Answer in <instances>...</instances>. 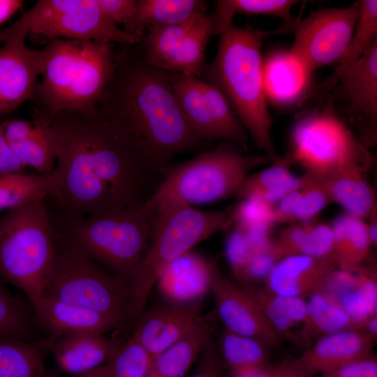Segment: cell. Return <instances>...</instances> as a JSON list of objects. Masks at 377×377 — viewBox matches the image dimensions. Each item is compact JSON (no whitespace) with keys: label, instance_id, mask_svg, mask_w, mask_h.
I'll return each instance as SVG.
<instances>
[{"label":"cell","instance_id":"1","mask_svg":"<svg viewBox=\"0 0 377 377\" xmlns=\"http://www.w3.org/2000/svg\"><path fill=\"white\" fill-rule=\"evenodd\" d=\"M44 121L56 155L54 197L69 214L134 207L157 192L166 168L94 108L59 112Z\"/></svg>","mask_w":377,"mask_h":377},{"label":"cell","instance_id":"2","mask_svg":"<svg viewBox=\"0 0 377 377\" xmlns=\"http://www.w3.org/2000/svg\"><path fill=\"white\" fill-rule=\"evenodd\" d=\"M114 70L94 110L165 167L203 141L193 133L175 98L171 73L145 59L140 43L121 45Z\"/></svg>","mask_w":377,"mask_h":377},{"label":"cell","instance_id":"3","mask_svg":"<svg viewBox=\"0 0 377 377\" xmlns=\"http://www.w3.org/2000/svg\"><path fill=\"white\" fill-rule=\"evenodd\" d=\"M219 35L216 54L200 76L223 93L256 146L266 155L278 156L263 82V32L232 23Z\"/></svg>","mask_w":377,"mask_h":377},{"label":"cell","instance_id":"4","mask_svg":"<svg viewBox=\"0 0 377 377\" xmlns=\"http://www.w3.org/2000/svg\"><path fill=\"white\" fill-rule=\"evenodd\" d=\"M43 51V80L31 101L34 117L94 108L114 73L112 43L55 38Z\"/></svg>","mask_w":377,"mask_h":377},{"label":"cell","instance_id":"5","mask_svg":"<svg viewBox=\"0 0 377 377\" xmlns=\"http://www.w3.org/2000/svg\"><path fill=\"white\" fill-rule=\"evenodd\" d=\"M157 205L158 213L149 247L127 285L126 323L133 327L164 267L235 221V206L204 211L179 203Z\"/></svg>","mask_w":377,"mask_h":377},{"label":"cell","instance_id":"6","mask_svg":"<svg viewBox=\"0 0 377 377\" xmlns=\"http://www.w3.org/2000/svg\"><path fill=\"white\" fill-rule=\"evenodd\" d=\"M158 213L153 196L137 207L62 219L61 225L54 224L98 264L128 285L149 247Z\"/></svg>","mask_w":377,"mask_h":377},{"label":"cell","instance_id":"7","mask_svg":"<svg viewBox=\"0 0 377 377\" xmlns=\"http://www.w3.org/2000/svg\"><path fill=\"white\" fill-rule=\"evenodd\" d=\"M57 232L46 199L0 216V276L34 303L55 263Z\"/></svg>","mask_w":377,"mask_h":377},{"label":"cell","instance_id":"8","mask_svg":"<svg viewBox=\"0 0 377 377\" xmlns=\"http://www.w3.org/2000/svg\"><path fill=\"white\" fill-rule=\"evenodd\" d=\"M246 151L235 144L221 142L216 148L188 161L169 164L154 195L155 200L158 203L193 207L236 196L251 171L280 157Z\"/></svg>","mask_w":377,"mask_h":377},{"label":"cell","instance_id":"9","mask_svg":"<svg viewBox=\"0 0 377 377\" xmlns=\"http://www.w3.org/2000/svg\"><path fill=\"white\" fill-rule=\"evenodd\" d=\"M290 147L294 164L320 181L344 172H367L371 164L366 145L336 114L330 95L324 103L297 114Z\"/></svg>","mask_w":377,"mask_h":377},{"label":"cell","instance_id":"10","mask_svg":"<svg viewBox=\"0 0 377 377\" xmlns=\"http://www.w3.org/2000/svg\"><path fill=\"white\" fill-rule=\"evenodd\" d=\"M55 228V263L41 296L96 311L126 325L127 283L101 267L75 242Z\"/></svg>","mask_w":377,"mask_h":377},{"label":"cell","instance_id":"11","mask_svg":"<svg viewBox=\"0 0 377 377\" xmlns=\"http://www.w3.org/2000/svg\"><path fill=\"white\" fill-rule=\"evenodd\" d=\"M42 35L102 43L136 45L141 40L121 29L101 12L96 0H40L0 37Z\"/></svg>","mask_w":377,"mask_h":377},{"label":"cell","instance_id":"12","mask_svg":"<svg viewBox=\"0 0 377 377\" xmlns=\"http://www.w3.org/2000/svg\"><path fill=\"white\" fill-rule=\"evenodd\" d=\"M357 16L356 1L346 8L317 10L294 25L289 52L311 75L338 64L351 39Z\"/></svg>","mask_w":377,"mask_h":377},{"label":"cell","instance_id":"13","mask_svg":"<svg viewBox=\"0 0 377 377\" xmlns=\"http://www.w3.org/2000/svg\"><path fill=\"white\" fill-rule=\"evenodd\" d=\"M336 82L343 111L361 131L366 145L374 142L377 126V43L355 61L337 67L327 84Z\"/></svg>","mask_w":377,"mask_h":377},{"label":"cell","instance_id":"14","mask_svg":"<svg viewBox=\"0 0 377 377\" xmlns=\"http://www.w3.org/2000/svg\"><path fill=\"white\" fill-rule=\"evenodd\" d=\"M209 290L224 328L258 339L269 348L281 345L282 339L267 320L251 292L230 281L214 260L210 261Z\"/></svg>","mask_w":377,"mask_h":377},{"label":"cell","instance_id":"15","mask_svg":"<svg viewBox=\"0 0 377 377\" xmlns=\"http://www.w3.org/2000/svg\"><path fill=\"white\" fill-rule=\"evenodd\" d=\"M26 38L0 37V116L32 101L43 64V51L25 45Z\"/></svg>","mask_w":377,"mask_h":377},{"label":"cell","instance_id":"16","mask_svg":"<svg viewBox=\"0 0 377 377\" xmlns=\"http://www.w3.org/2000/svg\"><path fill=\"white\" fill-rule=\"evenodd\" d=\"M32 306L38 327L50 339L84 332L105 334L125 325L114 317L50 297L40 296Z\"/></svg>","mask_w":377,"mask_h":377},{"label":"cell","instance_id":"17","mask_svg":"<svg viewBox=\"0 0 377 377\" xmlns=\"http://www.w3.org/2000/svg\"><path fill=\"white\" fill-rule=\"evenodd\" d=\"M202 302L169 303L143 312L132 334L154 358L182 337L202 315Z\"/></svg>","mask_w":377,"mask_h":377},{"label":"cell","instance_id":"18","mask_svg":"<svg viewBox=\"0 0 377 377\" xmlns=\"http://www.w3.org/2000/svg\"><path fill=\"white\" fill-rule=\"evenodd\" d=\"M337 268L333 256H288L274 264L264 281V288L274 294L306 299L320 290Z\"/></svg>","mask_w":377,"mask_h":377},{"label":"cell","instance_id":"19","mask_svg":"<svg viewBox=\"0 0 377 377\" xmlns=\"http://www.w3.org/2000/svg\"><path fill=\"white\" fill-rule=\"evenodd\" d=\"M376 339L361 330L329 334L316 339L292 361L307 377H311L371 354Z\"/></svg>","mask_w":377,"mask_h":377},{"label":"cell","instance_id":"20","mask_svg":"<svg viewBox=\"0 0 377 377\" xmlns=\"http://www.w3.org/2000/svg\"><path fill=\"white\" fill-rule=\"evenodd\" d=\"M45 343L61 369L78 375L108 363L121 346L105 334L96 332L47 338Z\"/></svg>","mask_w":377,"mask_h":377},{"label":"cell","instance_id":"21","mask_svg":"<svg viewBox=\"0 0 377 377\" xmlns=\"http://www.w3.org/2000/svg\"><path fill=\"white\" fill-rule=\"evenodd\" d=\"M209 283L210 261L188 251L164 267L156 285L168 302L190 304L202 301Z\"/></svg>","mask_w":377,"mask_h":377},{"label":"cell","instance_id":"22","mask_svg":"<svg viewBox=\"0 0 377 377\" xmlns=\"http://www.w3.org/2000/svg\"><path fill=\"white\" fill-rule=\"evenodd\" d=\"M200 315L177 341L154 358L152 370L160 377H184L215 330V319Z\"/></svg>","mask_w":377,"mask_h":377},{"label":"cell","instance_id":"23","mask_svg":"<svg viewBox=\"0 0 377 377\" xmlns=\"http://www.w3.org/2000/svg\"><path fill=\"white\" fill-rule=\"evenodd\" d=\"M306 314L297 332V346L306 348L318 338L337 332L360 330L339 302L319 290L306 299Z\"/></svg>","mask_w":377,"mask_h":377},{"label":"cell","instance_id":"24","mask_svg":"<svg viewBox=\"0 0 377 377\" xmlns=\"http://www.w3.org/2000/svg\"><path fill=\"white\" fill-rule=\"evenodd\" d=\"M171 84L182 114L197 138L203 142L223 141L220 129L202 92L200 79L171 73Z\"/></svg>","mask_w":377,"mask_h":377},{"label":"cell","instance_id":"25","mask_svg":"<svg viewBox=\"0 0 377 377\" xmlns=\"http://www.w3.org/2000/svg\"><path fill=\"white\" fill-rule=\"evenodd\" d=\"M334 235L331 226L293 223L283 228L274 240L271 253L276 262L304 255L317 258L333 256Z\"/></svg>","mask_w":377,"mask_h":377},{"label":"cell","instance_id":"26","mask_svg":"<svg viewBox=\"0 0 377 377\" xmlns=\"http://www.w3.org/2000/svg\"><path fill=\"white\" fill-rule=\"evenodd\" d=\"M334 235L333 256L338 269L355 271L369 258L371 244L365 221L348 213L331 225Z\"/></svg>","mask_w":377,"mask_h":377},{"label":"cell","instance_id":"27","mask_svg":"<svg viewBox=\"0 0 377 377\" xmlns=\"http://www.w3.org/2000/svg\"><path fill=\"white\" fill-rule=\"evenodd\" d=\"M263 72L265 94L284 104L302 94L310 76L289 51L271 55L263 64Z\"/></svg>","mask_w":377,"mask_h":377},{"label":"cell","instance_id":"28","mask_svg":"<svg viewBox=\"0 0 377 377\" xmlns=\"http://www.w3.org/2000/svg\"><path fill=\"white\" fill-rule=\"evenodd\" d=\"M206 11L207 3L202 0H137L135 16L127 33L142 40L149 27L184 22Z\"/></svg>","mask_w":377,"mask_h":377},{"label":"cell","instance_id":"29","mask_svg":"<svg viewBox=\"0 0 377 377\" xmlns=\"http://www.w3.org/2000/svg\"><path fill=\"white\" fill-rule=\"evenodd\" d=\"M365 174L360 171L344 172L322 182L332 204L339 205L346 213L369 221L376 216V203Z\"/></svg>","mask_w":377,"mask_h":377},{"label":"cell","instance_id":"30","mask_svg":"<svg viewBox=\"0 0 377 377\" xmlns=\"http://www.w3.org/2000/svg\"><path fill=\"white\" fill-rule=\"evenodd\" d=\"M250 292L279 337L297 346L295 329L300 327L306 318V300L274 294L264 287Z\"/></svg>","mask_w":377,"mask_h":377},{"label":"cell","instance_id":"31","mask_svg":"<svg viewBox=\"0 0 377 377\" xmlns=\"http://www.w3.org/2000/svg\"><path fill=\"white\" fill-rule=\"evenodd\" d=\"M3 281L0 276V339L34 343L45 341L35 321L31 303L14 296Z\"/></svg>","mask_w":377,"mask_h":377},{"label":"cell","instance_id":"32","mask_svg":"<svg viewBox=\"0 0 377 377\" xmlns=\"http://www.w3.org/2000/svg\"><path fill=\"white\" fill-rule=\"evenodd\" d=\"M41 342L0 339V377H47Z\"/></svg>","mask_w":377,"mask_h":377},{"label":"cell","instance_id":"33","mask_svg":"<svg viewBox=\"0 0 377 377\" xmlns=\"http://www.w3.org/2000/svg\"><path fill=\"white\" fill-rule=\"evenodd\" d=\"M219 356L235 374L267 367V348L262 341L223 328L218 337Z\"/></svg>","mask_w":377,"mask_h":377},{"label":"cell","instance_id":"34","mask_svg":"<svg viewBox=\"0 0 377 377\" xmlns=\"http://www.w3.org/2000/svg\"><path fill=\"white\" fill-rule=\"evenodd\" d=\"M212 34H214L212 17L205 13L177 47L165 71L200 78L205 65V51Z\"/></svg>","mask_w":377,"mask_h":377},{"label":"cell","instance_id":"35","mask_svg":"<svg viewBox=\"0 0 377 377\" xmlns=\"http://www.w3.org/2000/svg\"><path fill=\"white\" fill-rule=\"evenodd\" d=\"M51 175L23 172L0 173V210H10L53 193Z\"/></svg>","mask_w":377,"mask_h":377},{"label":"cell","instance_id":"36","mask_svg":"<svg viewBox=\"0 0 377 377\" xmlns=\"http://www.w3.org/2000/svg\"><path fill=\"white\" fill-rule=\"evenodd\" d=\"M299 1L294 0H219L215 12L211 15L214 34L229 24L237 14L248 15H267L281 19L290 25L293 24L291 10Z\"/></svg>","mask_w":377,"mask_h":377},{"label":"cell","instance_id":"37","mask_svg":"<svg viewBox=\"0 0 377 377\" xmlns=\"http://www.w3.org/2000/svg\"><path fill=\"white\" fill-rule=\"evenodd\" d=\"M355 286L337 300L356 324L364 331L365 323L377 315V283L374 272L361 268Z\"/></svg>","mask_w":377,"mask_h":377},{"label":"cell","instance_id":"38","mask_svg":"<svg viewBox=\"0 0 377 377\" xmlns=\"http://www.w3.org/2000/svg\"><path fill=\"white\" fill-rule=\"evenodd\" d=\"M357 16L350 43L337 67L357 59L377 43V1H356Z\"/></svg>","mask_w":377,"mask_h":377},{"label":"cell","instance_id":"39","mask_svg":"<svg viewBox=\"0 0 377 377\" xmlns=\"http://www.w3.org/2000/svg\"><path fill=\"white\" fill-rule=\"evenodd\" d=\"M38 119V118H36ZM41 130L22 141L8 145L12 152L26 168L38 173L51 175L56 165V155L44 123Z\"/></svg>","mask_w":377,"mask_h":377},{"label":"cell","instance_id":"40","mask_svg":"<svg viewBox=\"0 0 377 377\" xmlns=\"http://www.w3.org/2000/svg\"><path fill=\"white\" fill-rule=\"evenodd\" d=\"M153 362L154 357L131 336L107 363L108 377H146Z\"/></svg>","mask_w":377,"mask_h":377},{"label":"cell","instance_id":"41","mask_svg":"<svg viewBox=\"0 0 377 377\" xmlns=\"http://www.w3.org/2000/svg\"><path fill=\"white\" fill-rule=\"evenodd\" d=\"M293 164L289 153L280 156L278 160L262 170L249 174L242 183L236 197L241 200L258 197L283 184L293 175L290 168Z\"/></svg>","mask_w":377,"mask_h":377},{"label":"cell","instance_id":"42","mask_svg":"<svg viewBox=\"0 0 377 377\" xmlns=\"http://www.w3.org/2000/svg\"><path fill=\"white\" fill-rule=\"evenodd\" d=\"M274 206L258 198L242 200L235 206L234 223L237 225V230L242 232L271 230L274 226Z\"/></svg>","mask_w":377,"mask_h":377},{"label":"cell","instance_id":"43","mask_svg":"<svg viewBox=\"0 0 377 377\" xmlns=\"http://www.w3.org/2000/svg\"><path fill=\"white\" fill-rule=\"evenodd\" d=\"M302 197L295 215V223L306 221L317 216L328 205L332 204L324 183L303 175Z\"/></svg>","mask_w":377,"mask_h":377},{"label":"cell","instance_id":"44","mask_svg":"<svg viewBox=\"0 0 377 377\" xmlns=\"http://www.w3.org/2000/svg\"><path fill=\"white\" fill-rule=\"evenodd\" d=\"M96 1L104 16L117 27L118 24H123V30L127 33L135 16L137 0H96Z\"/></svg>","mask_w":377,"mask_h":377},{"label":"cell","instance_id":"45","mask_svg":"<svg viewBox=\"0 0 377 377\" xmlns=\"http://www.w3.org/2000/svg\"><path fill=\"white\" fill-rule=\"evenodd\" d=\"M321 377H377V360L371 353L323 374Z\"/></svg>","mask_w":377,"mask_h":377},{"label":"cell","instance_id":"46","mask_svg":"<svg viewBox=\"0 0 377 377\" xmlns=\"http://www.w3.org/2000/svg\"><path fill=\"white\" fill-rule=\"evenodd\" d=\"M276 263L271 249L253 252L237 276L252 281H265Z\"/></svg>","mask_w":377,"mask_h":377},{"label":"cell","instance_id":"47","mask_svg":"<svg viewBox=\"0 0 377 377\" xmlns=\"http://www.w3.org/2000/svg\"><path fill=\"white\" fill-rule=\"evenodd\" d=\"M43 127L38 119L24 120L21 119H10L0 124V130L8 144L22 141L39 132Z\"/></svg>","mask_w":377,"mask_h":377},{"label":"cell","instance_id":"48","mask_svg":"<svg viewBox=\"0 0 377 377\" xmlns=\"http://www.w3.org/2000/svg\"><path fill=\"white\" fill-rule=\"evenodd\" d=\"M221 362L212 337L205 345L200 362L191 377H224Z\"/></svg>","mask_w":377,"mask_h":377},{"label":"cell","instance_id":"49","mask_svg":"<svg viewBox=\"0 0 377 377\" xmlns=\"http://www.w3.org/2000/svg\"><path fill=\"white\" fill-rule=\"evenodd\" d=\"M301 197L302 192L300 188L299 190L286 195L278 202L277 206H274L273 214L274 225L295 223V215L298 208Z\"/></svg>","mask_w":377,"mask_h":377},{"label":"cell","instance_id":"50","mask_svg":"<svg viewBox=\"0 0 377 377\" xmlns=\"http://www.w3.org/2000/svg\"><path fill=\"white\" fill-rule=\"evenodd\" d=\"M25 168L12 152L0 130V173L22 172Z\"/></svg>","mask_w":377,"mask_h":377},{"label":"cell","instance_id":"51","mask_svg":"<svg viewBox=\"0 0 377 377\" xmlns=\"http://www.w3.org/2000/svg\"><path fill=\"white\" fill-rule=\"evenodd\" d=\"M272 371L274 377H307L295 366L292 359L281 363Z\"/></svg>","mask_w":377,"mask_h":377},{"label":"cell","instance_id":"52","mask_svg":"<svg viewBox=\"0 0 377 377\" xmlns=\"http://www.w3.org/2000/svg\"><path fill=\"white\" fill-rule=\"evenodd\" d=\"M19 0H0V25L8 20L22 6Z\"/></svg>","mask_w":377,"mask_h":377},{"label":"cell","instance_id":"53","mask_svg":"<svg viewBox=\"0 0 377 377\" xmlns=\"http://www.w3.org/2000/svg\"><path fill=\"white\" fill-rule=\"evenodd\" d=\"M231 377H274V374L272 369H268L266 367L235 374H231Z\"/></svg>","mask_w":377,"mask_h":377},{"label":"cell","instance_id":"54","mask_svg":"<svg viewBox=\"0 0 377 377\" xmlns=\"http://www.w3.org/2000/svg\"><path fill=\"white\" fill-rule=\"evenodd\" d=\"M77 377H108V364L106 363L91 371L80 374Z\"/></svg>","mask_w":377,"mask_h":377},{"label":"cell","instance_id":"55","mask_svg":"<svg viewBox=\"0 0 377 377\" xmlns=\"http://www.w3.org/2000/svg\"><path fill=\"white\" fill-rule=\"evenodd\" d=\"M364 332L376 338L377 336V315L371 317L365 323Z\"/></svg>","mask_w":377,"mask_h":377},{"label":"cell","instance_id":"56","mask_svg":"<svg viewBox=\"0 0 377 377\" xmlns=\"http://www.w3.org/2000/svg\"><path fill=\"white\" fill-rule=\"evenodd\" d=\"M146 377H160L156 373L151 370Z\"/></svg>","mask_w":377,"mask_h":377}]
</instances>
